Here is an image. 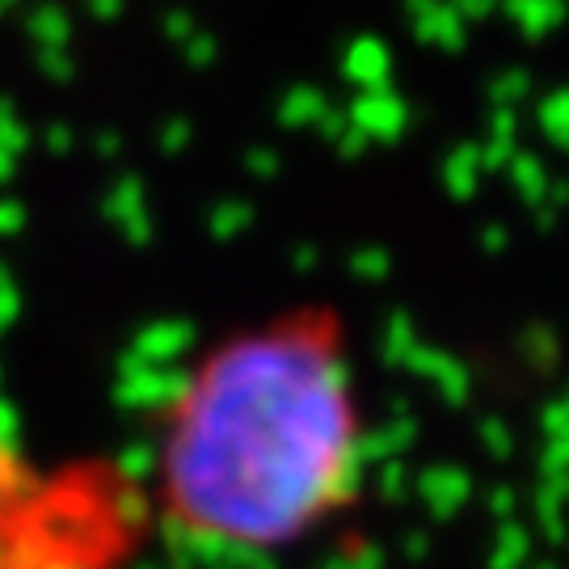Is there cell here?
Wrapping results in <instances>:
<instances>
[{"mask_svg": "<svg viewBox=\"0 0 569 569\" xmlns=\"http://www.w3.org/2000/svg\"><path fill=\"white\" fill-rule=\"evenodd\" d=\"M367 413L342 312L291 308L186 367L157 422L148 510L216 552H283L355 510Z\"/></svg>", "mask_w": 569, "mask_h": 569, "instance_id": "1", "label": "cell"}, {"mask_svg": "<svg viewBox=\"0 0 569 569\" xmlns=\"http://www.w3.org/2000/svg\"><path fill=\"white\" fill-rule=\"evenodd\" d=\"M152 510L106 465L47 468L0 439V569H119Z\"/></svg>", "mask_w": 569, "mask_h": 569, "instance_id": "2", "label": "cell"}, {"mask_svg": "<svg viewBox=\"0 0 569 569\" xmlns=\"http://www.w3.org/2000/svg\"><path fill=\"white\" fill-rule=\"evenodd\" d=\"M510 13L519 18V26H523V30L540 34V30L557 26L566 9H561V0H510Z\"/></svg>", "mask_w": 569, "mask_h": 569, "instance_id": "3", "label": "cell"}]
</instances>
